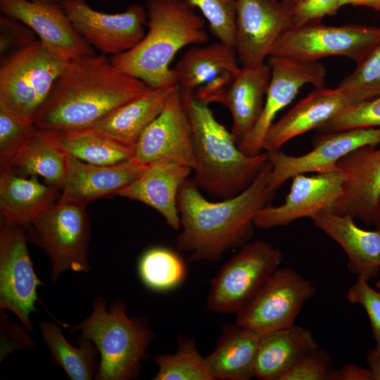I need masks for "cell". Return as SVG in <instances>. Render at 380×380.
<instances>
[{
    "mask_svg": "<svg viewBox=\"0 0 380 380\" xmlns=\"http://www.w3.org/2000/svg\"><path fill=\"white\" fill-rule=\"evenodd\" d=\"M271 170L268 160L245 190L217 202L207 200L194 182L187 179L177 195L182 229L176 239L177 249L189 253L192 262L218 261L228 251L249 242L254 217L275 196L268 186Z\"/></svg>",
    "mask_w": 380,
    "mask_h": 380,
    "instance_id": "6da1fadb",
    "label": "cell"
},
{
    "mask_svg": "<svg viewBox=\"0 0 380 380\" xmlns=\"http://www.w3.org/2000/svg\"><path fill=\"white\" fill-rule=\"evenodd\" d=\"M149 88L118 69L106 55L74 59L55 82L34 125L53 131L89 127Z\"/></svg>",
    "mask_w": 380,
    "mask_h": 380,
    "instance_id": "7a4b0ae2",
    "label": "cell"
},
{
    "mask_svg": "<svg viewBox=\"0 0 380 380\" xmlns=\"http://www.w3.org/2000/svg\"><path fill=\"white\" fill-rule=\"evenodd\" d=\"M195 8L189 0H148V31L133 49L112 56L110 61L120 71L151 88L175 86L170 65L176 53L186 46L209 39L205 21Z\"/></svg>",
    "mask_w": 380,
    "mask_h": 380,
    "instance_id": "3957f363",
    "label": "cell"
},
{
    "mask_svg": "<svg viewBox=\"0 0 380 380\" xmlns=\"http://www.w3.org/2000/svg\"><path fill=\"white\" fill-rule=\"evenodd\" d=\"M194 141L195 167L191 178L199 189L222 199L235 196L250 186L268 163L266 152L243 153L231 132L215 118L208 104L182 94Z\"/></svg>",
    "mask_w": 380,
    "mask_h": 380,
    "instance_id": "277c9868",
    "label": "cell"
},
{
    "mask_svg": "<svg viewBox=\"0 0 380 380\" xmlns=\"http://www.w3.org/2000/svg\"><path fill=\"white\" fill-rule=\"evenodd\" d=\"M91 315L73 330L96 346L101 360L95 379L127 380L138 373L141 361L153 339L148 324L140 318L129 317L121 300L106 309L105 298L94 300Z\"/></svg>",
    "mask_w": 380,
    "mask_h": 380,
    "instance_id": "5b68a950",
    "label": "cell"
},
{
    "mask_svg": "<svg viewBox=\"0 0 380 380\" xmlns=\"http://www.w3.org/2000/svg\"><path fill=\"white\" fill-rule=\"evenodd\" d=\"M68 62L50 53L39 39L13 51L1 62L0 106L34 125Z\"/></svg>",
    "mask_w": 380,
    "mask_h": 380,
    "instance_id": "8992f818",
    "label": "cell"
},
{
    "mask_svg": "<svg viewBox=\"0 0 380 380\" xmlns=\"http://www.w3.org/2000/svg\"><path fill=\"white\" fill-rule=\"evenodd\" d=\"M86 206L61 193L52 205L24 228L27 242L40 247L49 257L52 282L68 270H89L90 222Z\"/></svg>",
    "mask_w": 380,
    "mask_h": 380,
    "instance_id": "52a82bcc",
    "label": "cell"
},
{
    "mask_svg": "<svg viewBox=\"0 0 380 380\" xmlns=\"http://www.w3.org/2000/svg\"><path fill=\"white\" fill-rule=\"evenodd\" d=\"M282 260L280 249L267 241L255 240L244 244L211 280L208 309L236 315L253 300Z\"/></svg>",
    "mask_w": 380,
    "mask_h": 380,
    "instance_id": "ba28073f",
    "label": "cell"
},
{
    "mask_svg": "<svg viewBox=\"0 0 380 380\" xmlns=\"http://www.w3.org/2000/svg\"><path fill=\"white\" fill-rule=\"evenodd\" d=\"M379 44L380 27L357 24L328 26L319 22L290 29L275 43L270 56L305 61L338 56L358 64Z\"/></svg>",
    "mask_w": 380,
    "mask_h": 380,
    "instance_id": "9c48e42d",
    "label": "cell"
},
{
    "mask_svg": "<svg viewBox=\"0 0 380 380\" xmlns=\"http://www.w3.org/2000/svg\"><path fill=\"white\" fill-rule=\"evenodd\" d=\"M315 293L312 282L294 269L278 268L236 314V322L260 335L289 327L294 324L304 303Z\"/></svg>",
    "mask_w": 380,
    "mask_h": 380,
    "instance_id": "30bf717a",
    "label": "cell"
},
{
    "mask_svg": "<svg viewBox=\"0 0 380 380\" xmlns=\"http://www.w3.org/2000/svg\"><path fill=\"white\" fill-rule=\"evenodd\" d=\"M312 141L313 149L301 156L289 155L281 150L266 152L272 165L268 186L272 191L299 174L338 170V162L347 154L362 146L380 144V127L317 134Z\"/></svg>",
    "mask_w": 380,
    "mask_h": 380,
    "instance_id": "8fae6325",
    "label": "cell"
},
{
    "mask_svg": "<svg viewBox=\"0 0 380 380\" xmlns=\"http://www.w3.org/2000/svg\"><path fill=\"white\" fill-rule=\"evenodd\" d=\"M79 34L101 54L128 51L146 34L147 12L140 4L129 5L124 12L106 13L91 8L84 0H61Z\"/></svg>",
    "mask_w": 380,
    "mask_h": 380,
    "instance_id": "7c38bea8",
    "label": "cell"
},
{
    "mask_svg": "<svg viewBox=\"0 0 380 380\" xmlns=\"http://www.w3.org/2000/svg\"><path fill=\"white\" fill-rule=\"evenodd\" d=\"M293 27V6L282 0H236L234 47L241 65L264 63Z\"/></svg>",
    "mask_w": 380,
    "mask_h": 380,
    "instance_id": "4fadbf2b",
    "label": "cell"
},
{
    "mask_svg": "<svg viewBox=\"0 0 380 380\" xmlns=\"http://www.w3.org/2000/svg\"><path fill=\"white\" fill-rule=\"evenodd\" d=\"M23 227L1 223L0 230V308L14 313L29 330L37 310V288L42 285L33 268Z\"/></svg>",
    "mask_w": 380,
    "mask_h": 380,
    "instance_id": "5bb4252c",
    "label": "cell"
},
{
    "mask_svg": "<svg viewBox=\"0 0 380 380\" xmlns=\"http://www.w3.org/2000/svg\"><path fill=\"white\" fill-rule=\"evenodd\" d=\"M267 64L272 70L262 113L255 125L242 142L240 150L248 156L263 150L265 137L277 114L288 106L305 84L324 87L327 69L318 61L270 56Z\"/></svg>",
    "mask_w": 380,
    "mask_h": 380,
    "instance_id": "9a60e30c",
    "label": "cell"
},
{
    "mask_svg": "<svg viewBox=\"0 0 380 380\" xmlns=\"http://www.w3.org/2000/svg\"><path fill=\"white\" fill-rule=\"evenodd\" d=\"M377 95L358 87H317L272 125L265 137L262 148L267 153L279 151L291 139L317 129L350 106Z\"/></svg>",
    "mask_w": 380,
    "mask_h": 380,
    "instance_id": "2e32d148",
    "label": "cell"
},
{
    "mask_svg": "<svg viewBox=\"0 0 380 380\" xmlns=\"http://www.w3.org/2000/svg\"><path fill=\"white\" fill-rule=\"evenodd\" d=\"M0 10L27 25L50 53L63 61L96 54L76 31L61 1L0 0Z\"/></svg>",
    "mask_w": 380,
    "mask_h": 380,
    "instance_id": "e0dca14e",
    "label": "cell"
},
{
    "mask_svg": "<svg viewBox=\"0 0 380 380\" xmlns=\"http://www.w3.org/2000/svg\"><path fill=\"white\" fill-rule=\"evenodd\" d=\"M133 158L144 165L168 160L194 169L193 131L177 86L163 110L139 138Z\"/></svg>",
    "mask_w": 380,
    "mask_h": 380,
    "instance_id": "ac0fdd59",
    "label": "cell"
},
{
    "mask_svg": "<svg viewBox=\"0 0 380 380\" xmlns=\"http://www.w3.org/2000/svg\"><path fill=\"white\" fill-rule=\"evenodd\" d=\"M233 46L222 42L187 51L174 68L176 86L183 95L206 104L216 103L239 68Z\"/></svg>",
    "mask_w": 380,
    "mask_h": 380,
    "instance_id": "d6986e66",
    "label": "cell"
},
{
    "mask_svg": "<svg viewBox=\"0 0 380 380\" xmlns=\"http://www.w3.org/2000/svg\"><path fill=\"white\" fill-rule=\"evenodd\" d=\"M344 175L340 170L299 174L292 178L289 193L278 206L265 205L254 217L255 227H286L296 220L312 218L321 210L331 209L342 194Z\"/></svg>",
    "mask_w": 380,
    "mask_h": 380,
    "instance_id": "ffe728a7",
    "label": "cell"
},
{
    "mask_svg": "<svg viewBox=\"0 0 380 380\" xmlns=\"http://www.w3.org/2000/svg\"><path fill=\"white\" fill-rule=\"evenodd\" d=\"M337 168L344 175L342 194L330 210L372 224L380 198V147L358 148L342 158Z\"/></svg>",
    "mask_w": 380,
    "mask_h": 380,
    "instance_id": "44dd1931",
    "label": "cell"
},
{
    "mask_svg": "<svg viewBox=\"0 0 380 380\" xmlns=\"http://www.w3.org/2000/svg\"><path fill=\"white\" fill-rule=\"evenodd\" d=\"M191 170L189 167L168 160L153 162L116 196L151 207L162 215L172 229L177 231L181 228L177 195Z\"/></svg>",
    "mask_w": 380,
    "mask_h": 380,
    "instance_id": "7402d4cb",
    "label": "cell"
},
{
    "mask_svg": "<svg viewBox=\"0 0 380 380\" xmlns=\"http://www.w3.org/2000/svg\"><path fill=\"white\" fill-rule=\"evenodd\" d=\"M315 227L334 240L346 252L348 270L369 281L380 270V231L365 230L349 215L330 209L319 211L312 218Z\"/></svg>",
    "mask_w": 380,
    "mask_h": 380,
    "instance_id": "603a6c76",
    "label": "cell"
},
{
    "mask_svg": "<svg viewBox=\"0 0 380 380\" xmlns=\"http://www.w3.org/2000/svg\"><path fill=\"white\" fill-rule=\"evenodd\" d=\"M271 75V68L265 63L242 66L216 102L229 110L231 132L238 145L253 129L262 113Z\"/></svg>",
    "mask_w": 380,
    "mask_h": 380,
    "instance_id": "cb8c5ba5",
    "label": "cell"
},
{
    "mask_svg": "<svg viewBox=\"0 0 380 380\" xmlns=\"http://www.w3.org/2000/svg\"><path fill=\"white\" fill-rule=\"evenodd\" d=\"M147 165L133 158L113 165H91L69 156L62 194L87 205L96 199L116 195L137 179Z\"/></svg>",
    "mask_w": 380,
    "mask_h": 380,
    "instance_id": "d4e9b609",
    "label": "cell"
},
{
    "mask_svg": "<svg viewBox=\"0 0 380 380\" xmlns=\"http://www.w3.org/2000/svg\"><path fill=\"white\" fill-rule=\"evenodd\" d=\"M59 190L36 175L27 178L13 169L0 172L1 223L27 227L58 199Z\"/></svg>",
    "mask_w": 380,
    "mask_h": 380,
    "instance_id": "484cf974",
    "label": "cell"
},
{
    "mask_svg": "<svg viewBox=\"0 0 380 380\" xmlns=\"http://www.w3.org/2000/svg\"><path fill=\"white\" fill-rule=\"evenodd\" d=\"M317 347L311 331L295 324L261 334L255 377L260 380H281L302 357Z\"/></svg>",
    "mask_w": 380,
    "mask_h": 380,
    "instance_id": "4316f807",
    "label": "cell"
},
{
    "mask_svg": "<svg viewBox=\"0 0 380 380\" xmlns=\"http://www.w3.org/2000/svg\"><path fill=\"white\" fill-rule=\"evenodd\" d=\"M260 334L238 324H228L206 358L215 380H250L255 377V364Z\"/></svg>",
    "mask_w": 380,
    "mask_h": 380,
    "instance_id": "83f0119b",
    "label": "cell"
},
{
    "mask_svg": "<svg viewBox=\"0 0 380 380\" xmlns=\"http://www.w3.org/2000/svg\"><path fill=\"white\" fill-rule=\"evenodd\" d=\"M175 86L150 87L89 127L136 145L144 131L163 110Z\"/></svg>",
    "mask_w": 380,
    "mask_h": 380,
    "instance_id": "f1b7e54d",
    "label": "cell"
},
{
    "mask_svg": "<svg viewBox=\"0 0 380 380\" xmlns=\"http://www.w3.org/2000/svg\"><path fill=\"white\" fill-rule=\"evenodd\" d=\"M68 165L69 155L60 142L58 132L37 129L11 169L23 176H40L46 184L61 190Z\"/></svg>",
    "mask_w": 380,
    "mask_h": 380,
    "instance_id": "f546056e",
    "label": "cell"
},
{
    "mask_svg": "<svg viewBox=\"0 0 380 380\" xmlns=\"http://www.w3.org/2000/svg\"><path fill=\"white\" fill-rule=\"evenodd\" d=\"M68 154L84 163L107 165L132 158L136 145L118 139L99 129L87 127L57 131Z\"/></svg>",
    "mask_w": 380,
    "mask_h": 380,
    "instance_id": "4dcf8cb0",
    "label": "cell"
},
{
    "mask_svg": "<svg viewBox=\"0 0 380 380\" xmlns=\"http://www.w3.org/2000/svg\"><path fill=\"white\" fill-rule=\"evenodd\" d=\"M40 329L53 362L61 366L70 379H93L99 352L91 341L80 338L79 347L76 348L66 340L56 323L42 322L40 323Z\"/></svg>",
    "mask_w": 380,
    "mask_h": 380,
    "instance_id": "1f68e13d",
    "label": "cell"
},
{
    "mask_svg": "<svg viewBox=\"0 0 380 380\" xmlns=\"http://www.w3.org/2000/svg\"><path fill=\"white\" fill-rule=\"evenodd\" d=\"M154 361L158 366L154 380H215L194 340L182 341L175 353L159 354Z\"/></svg>",
    "mask_w": 380,
    "mask_h": 380,
    "instance_id": "d6a6232c",
    "label": "cell"
},
{
    "mask_svg": "<svg viewBox=\"0 0 380 380\" xmlns=\"http://www.w3.org/2000/svg\"><path fill=\"white\" fill-rule=\"evenodd\" d=\"M186 269L181 258L165 248L146 251L139 263V273L148 288L166 291L177 286L185 276Z\"/></svg>",
    "mask_w": 380,
    "mask_h": 380,
    "instance_id": "836d02e7",
    "label": "cell"
},
{
    "mask_svg": "<svg viewBox=\"0 0 380 380\" xmlns=\"http://www.w3.org/2000/svg\"><path fill=\"white\" fill-rule=\"evenodd\" d=\"M380 127V95L361 101L319 127L318 134Z\"/></svg>",
    "mask_w": 380,
    "mask_h": 380,
    "instance_id": "e575fe53",
    "label": "cell"
},
{
    "mask_svg": "<svg viewBox=\"0 0 380 380\" xmlns=\"http://www.w3.org/2000/svg\"><path fill=\"white\" fill-rule=\"evenodd\" d=\"M36 130L34 125L20 121L0 106V172L11 168L13 160Z\"/></svg>",
    "mask_w": 380,
    "mask_h": 380,
    "instance_id": "d590c367",
    "label": "cell"
},
{
    "mask_svg": "<svg viewBox=\"0 0 380 380\" xmlns=\"http://www.w3.org/2000/svg\"><path fill=\"white\" fill-rule=\"evenodd\" d=\"M208 20L220 42L234 46L236 0H189Z\"/></svg>",
    "mask_w": 380,
    "mask_h": 380,
    "instance_id": "8d00e7d4",
    "label": "cell"
},
{
    "mask_svg": "<svg viewBox=\"0 0 380 380\" xmlns=\"http://www.w3.org/2000/svg\"><path fill=\"white\" fill-rule=\"evenodd\" d=\"M333 370L331 355L317 347L302 357L281 380H328Z\"/></svg>",
    "mask_w": 380,
    "mask_h": 380,
    "instance_id": "74e56055",
    "label": "cell"
},
{
    "mask_svg": "<svg viewBox=\"0 0 380 380\" xmlns=\"http://www.w3.org/2000/svg\"><path fill=\"white\" fill-rule=\"evenodd\" d=\"M364 277L357 276L356 281L348 289L346 298L365 308L375 342L374 349L380 354V291L370 287Z\"/></svg>",
    "mask_w": 380,
    "mask_h": 380,
    "instance_id": "f35d334b",
    "label": "cell"
},
{
    "mask_svg": "<svg viewBox=\"0 0 380 380\" xmlns=\"http://www.w3.org/2000/svg\"><path fill=\"white\" fill-rule=\"evenodd\" d=\"M339 85L362 87L380 94V44Z\"/></svg>",
    "mask_w": 380,
    "mask_h": 380,
    "instance_id": "ab89813d",
    "label": "cell"
},
{
    "mask_svg": "<svg viewBox=\"0 0 380 380\" xmlns=\"http://www.w3.org/2000/svg\"><path fill=\"white\" fill-rule=\"evenodd\" d=\"M36 34L19 20L1 13L0 15V55L16 51L38 39Z\"/></svg>",
    "mask_w": 380,
    "mask_h": 380,
    "instance_id": "60d3db41",
    "label": "cell"
},
{
    "mask_svg": "<svg viewBox=\"0 0 380 380\" xmlns=\"http://www.w3.org/2000/svg\"><path fill=\"white\" fill-rule=\"evenodd\" d=\"M340 8L339 0H304L293 6L294 25L321 22L324 16L335 15Z\"/></svg>",
    "mask_w": 380,
    "mask_h": 380,
    "instance_id": "b9f144b4",
    "label": "cell"
},
{
    "mask_svg": "<svg viewBox=\"0 0 380 380\" xmlns=\"http://www.w3.org/2000/svg\"><path fill=\"white\" fill-rule=\"evenodd\" d=\"M328 380H372L369 369L348 363L331 372Z\"/></svg>",
    "mask_w": 380,
    "mask_h": 380,
    "instance_id": "7bdbcfd3",
    "label": "cell"
},
{
    "mask_svg": "<svg viewBox=\"0 0 380 380\" xmlns=\"http://www.w3.org/2000/svg\"><path fill=\"white\" fill-rule=\"evenodd\" d=\"M367 362L372 380H380V354L374 348L368 350Z\"/></svg>",
    "mask_w": 380,
    "mask_h": 380,
    "instance_id": "ee69618b",
    "label": "cell"
},
{
    "mask_svg": "<svg viewBox=\"0 0 380 380\" xmlns=\"http://www.w3.org/2000/svg\"><path fill=\"white\" fill-rule=\"evenodd\" d=\"M340 6L346 5L366 6L380 11V0H339Z\"/></svg>",
    "mask_w": 380,
    "mask_h": 380,
    "instance_id": "f6af8a7d",
    "label": "cell"
},
{
    "mask_svg": "<svg viewBox=\"0 0 380 380\" xmlns=\"http://www.w3.org/2000/svg\"><path fill=\"white\" fill-rule=\"evenodd\" d=\"M372 224H374L380 231V198L374 210L372 217Z\"/></svg>",
    "mask_w": 380,
    "mask_h": 380,
    "instance_id": "bcb514c9",
    "label": "cell"
},
{
    "mask_svg": "<svg viewBox=\"0 0 380 380\" xmlns=\"http://www.w3.org/2000/svg\"><path fill=\"white\" fill-rule=\"evenodd\" d=\"M282 1L293 6L295 5L298 4L299 3H300L301 1L304 0H282Z\"/></svg>",
    "mask_w": 380,
    "mask_h": 380,
    "instance_id": "7dc6e473",
    "label": "cell"
},
{
    "mask_svg": "<svg viewBox=\"0 0 380 380\" xmlns=\"http://www.w3.org/2000/svg\"><path fill=\"white\" fill-rule=\"evenodd\" d=\"M30 1H41V2H46V3H53V2L60 1V0H30Z\"/></svg>",
    "mask_w": 380,
    "mask_h": 380,
    "instance_id": "c3c4849f",
    "label": "cell"
},
{
    "mask_svg": "<svg viewBox=\"0 0 380 380\" xmlns=\"http://www.w3.org/2000/svg\"><path fill=\"white\" fill-rule=\"evenodd\" d=\"M376 286L377 289L380 291V279H379V281H378L377 283L376 284Z\"/></svg>",
    "mask_w": 380,
    "mask_h": 380,
    "instance_id": "681fc988",
    "label": "cell"
}]
</instances>
